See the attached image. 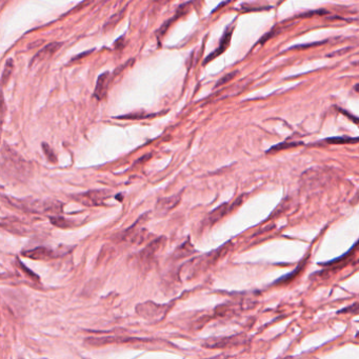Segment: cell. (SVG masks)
<instances>
[{"instance_id":"obj_1","label":"cell","mask_w":359,"mask_h":359,"mask_svg":"<svg viewBox=\"0 0 359 359\" xmlns=\"http://www.w3.org/2000/svg\"><path fill=\"white\" fill-rule=\"evenodd\" d=\"M1 167L4 173L16 180L24 181L32 174V165L12 148L3 146L1 150Z\"/></svg>"},{"instance_id":"obj_2","label":"cell","mask_w":359,"mask_h":359,"mask_svg":"<svg viewBox=\"0 0 359 359\" xmlns=\"http://www.w3.org/2000/svg\"><path fill=\"white\" fill-rule=\"evenodd\" d=\"M2 198L16 209H19L29 213H59L62 210V205L58 201L42 200L34 198L17 199L14 197H2Z\"/></svg>"},{"instance_id":"obj_3","label":"cell","mask_w":359,"mask_h":359,"mask_svg":"<svg viewBox=\"0 0 359 359\" xmlns=\"http://www.w3.org/2000/svg\"><path fill=\"white\" fill-rule=\"evenodd\" d=\"M109 196L107 195V191L104 190H94V191H89L87 193H83L76 195L74 198L88 206H96L102 204V201Z\"/></svg>"},{"instance_id":"obj_4","label":"cell","mask_w":359,"mask_h":359,"mask_svg":"<svg viewBox=\"0 0 359 359\" xmlns=\"http://www.w3.org/2000/svg\"><path fill=\"white\" fill-rule=\"evenodd\" d=\"M22 254L25 257L34 260H50L62 255L61 253H58L57 251H54L52 249H48L44 247H38L29 251H25V252H23Z\"/></svg>"},{"instance_id":"obj_5","label":"cell","mask_w":359,"mask_h":359,"mask_svg":"<svg viewBox=\"0 0 359 359\" xmlns=\"http://www.w3.org/2000/svg\"><path fill=\"white\" fill-rule=\"evenodd\" d=\"M61 46H62V43H60V42H52V43L47 44L46 47H44L43 49H41L34 56L31 65H34V64L38 65V64H41V62H43V61L48 60L61 48Z\"/></svg>"},{"instance_id":"obj_6","label":"cell","mask_w":359,"mask_h":359,"mask_svg":"<svg viewBox=\"0 0 359 359\" xmlns=\"http://www.w3.org/2000/svg\"><path fill=\"white\" fill-rule=\"evenodd\" d=\"M109 80H110V76L107 72H105V73L99 75V77H98L94 91V96L97 98V99H102V98L105 96L107 91V86H109Z\"/></svg>"},{"instance_id":"obj_7","label":"cell","mask_w":359,"mask_h":359,"mask_svg":"<svg viewBox=\"0 0 359 359\" xmlns=\"http://www.w3.org/2000/svg\"><path fill=\"white\" fill-rule=\"evenodd\" d=\"M231 36H232V32H230L229 30H227V32L224 33V35L222 36V38H221V40H220L219 48H218L217 50H215V52H213L212 54H210V55L205 58V60H204V62H203L204 65L206 64V62L211 61V60H212L215 56L217 57V56H219V55H220V54H221L222 52L226 51V49L229 47V44H230Z\"/></svg>"},{"instance_id":"obj_8","label":"cell","mask_w":359,"mask_h":359,"mask_svg":"<svg viewBox=\"0 0 359 359\" xmlns=\"http://www.w3.org/2000/svg\"><path fill=\"white\" fill-rule=\"evenodd\" d=\"M228 206H229L228 203H224V204H221L219 208L213 210V212H211V214L209 215V220L212 223L215 221H218L220 218H222L224 215L229 212Z\"/></svg>"},{"instance_id":"obj_9","label":"cell","mask_w":359,"mask_h":359,"mask_svg":"<svg viewBox=\"0 0 359 359\" xmlns=\"http://www.w3.org/2000/svg\"><path fill=\"white\" fill-rule=\"evenodd\" d=\"M13 70H14V62L12 59H8L6 61V64L4 66V69H3V72H2V76H1V83L2 85L4 86L7 80L10 79L12 73H13Z\"/></svg>"},{"instance_id":"obj_10","label":"cell","mask_w":359,"mask_h":359,"mask_svg":"<svg viewBox=\"0 0 359 359\" xmlns=\"http://www.w3.org/2000/svg\"><path fill=\"white\" fill-rule=\"evenodd\" d=\"M326 141L328 143H331V145H345V143H356L358 141V138H351V137H331V138H327Z\"/></svg>"},{"instance_id":"obj_11","label":"cell","mask_w":359,"mask_h":359,"mask_svg":"<svg viewBox=\"0 0 359 359\" xmlns=\"http://www.w3.org/2000/svg\"><path fill=\"white\" fill-rule=\"evenodd\" d=\"M301 145H302V142H298V141L297 142H280V143H278L277 146L272 147L268 152H272V151L278 152V151H281V150H286V149L298 147V146H301Z\"/></svg>"},{"instance_id":"obj_12","label":"cell","mask_w":359,"mask_h":359,"mask_svg":"<svg viewBox=\"0 0 359 359\" xmlns=\"http://www.w3.org/2000/svg\"><path fill=\"white\" fill-rule=\"evenodd\" d=\"M51 222L54 224V226H56L61 229H67V228L72 227V223L62 217H57V216L51 217Z\"/></svg>"},{"instance_id":"obj_13","label":"cell","mask_w":359,"mask_h":359,"mask_svg":"<svg viewBox=\"0 0 359 359\" xmlns=\"http://www.w3.org/2000/svg\"><path fill=\"white\" fill-rule=\"evenodd\" d=\"M42 149H43V152H44V155L47 156V158H48V160L50 161V163H53V164L57 163V157H56L55 154H54V152L49 147L48 143L43 142L42 143Z\"/></svg>"},{"instance_id":"obj_14","label":"cell","mask_w":359,"mask_h":359,"mask_svg":"<svg viewBox=\"0 0 359 359\" xmlns=\"http://www.w3.org/2000/svg\"><path fill=\"white\" fill-rule=\"evenodd\" d=\"M123 13H124V10L121 11L120 13H117V14L113 15V16L110 18V19L105 22V24H104V30H109V29L113 28V26L121 19V16H122Z\"/></svg>"},{"instance_id":"obj_15","label":"cell","mask_w":359,"mask_h":359,"mask_svg":"<svg viewBox=\"0 0 359 359\" xmlns=\"http://www.w3.org/2000/svg\"><path fill=\"white\" fill-rule=\"evenodd\" d=\"M235 74H236V72H234V73H230V74L226 75L224 77H222V78L219 80V82L217 83L216 87H219V86H221V85L227 84L228 82H230V80H231L233 77H234V75H235Z\"/></svg>"},{"instance_id":"obj_16","label":"cell","mask_w":359,"mask_h":359,"mask_svg":"<svg viewBox=\"0 0 359 359\" xmlns=\"http://www.w3.org/2000/svg\"><path fill=\"white\" fill-rule=\"evenodd\" d=\"M297 272H298V269H297V270H295V272H294V273H297ZM290 274H292V273H290ZM295 276H296V274H293V275H292V278H293V277H295Z\"/></svg>"}]
</instances>
